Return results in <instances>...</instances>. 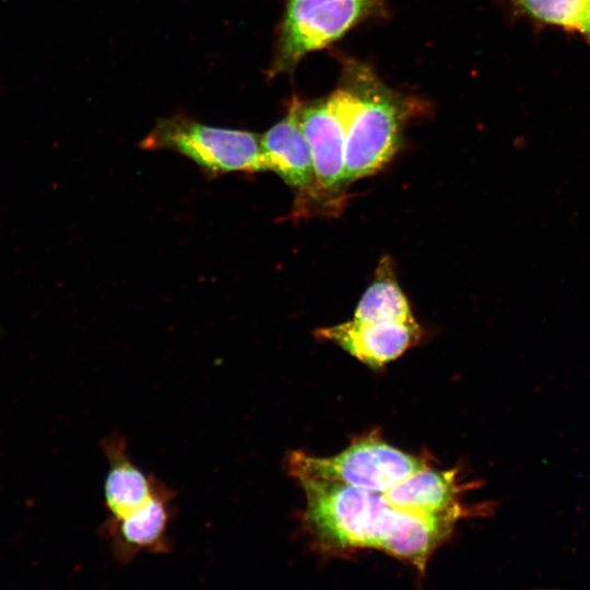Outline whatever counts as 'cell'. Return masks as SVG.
<instances>
[{
    "label": "cell",
    "instance_id": "52a82bcc",
    "mask_svg": "<svg viewBox=\"0 0 590 590\" xmlns=\"http://www.w3.org/2000/svg\"><path fill=\"white\" fill-rule=\"evenodd\" d=\"M175 493L160 481L153 496L134 511L116 521H104L101 532L120 564L140 553L165 554L172 548L168 529Z\"/></svg>",
    "mask_w": 590,
    "mask_h": 590
},
{
    "label": "cell",
    "instance_id": "3957f363",
    "mask_svg": "<svg viewBox=\"0 0 590 590\" xmlns=\"http://www.w3.org/2000/svg\"><path fill=\"white\" fill-rule=\"evenodd\" d=\"M384 13L386 0H284L268 75L292 74L307 54Z\"/></svg>",
    "mask_w": 590,
    "mask_h": 590
},
{
    "label": "cell",
    "instance_id": "7a4b0ae2",
    "mask_svg": "<svg viewBox=\"0 0 590 590\" xmlns=\"http://www.w3.org/2000/svg\"><path fill=\"white\" fill-rule=\"evenodd\" d=\"M342 81L355 101L350 116L344 158L346 186L384 168L399 151L403 130L423 110L420 101L397 92L358 61L343 64Z\"/></svg>",
    "mask_w": 590,
    "mask_h": 590
},
{
    "label": "cell",
    "instance_id": "ba28073f",
    "mask_svg": "<svg viewBox=\"0 0 590 590\" xmlns=\"http://www.w3.org/2000/svg\"><path fill=\"white\" fill-rule=\"evenodd\" d=\"M299 103L290 102L285 116L260 135L266 170L280 176L305 201L318 199L311 152L299 123Z\"/></svg>",
    "mask_w": 590,
    "mask_h": 590
},
{
    "label": "cell",
    "instance_id": "277c9868",
    "mask_svg": "<svg viewBox=\"0 0 590 590\" xmlns=\"http://www.w3.org/2000/svg\"><path fill=\"white\" fill-rule=\"evenodd\" d=\"M139 146L176 152L211 176L266 170L259 134L205 125L182 113L158 119Z\"/></svg>",
    "mask_w": 590,
    "mask_h": 590
},
{
    "label": "cell",
    "instance_id": "7c38bea8",
    "mask_svg": "<svg viewBox=\"0 0 590 590\" xmlns=\"http://www.w3.org/2000/svg\"><path fill=\"white\" fill-rule=\"evenodd\" d=\"M353 319L416 323L389 258L381 259L373 282L358 300Z\"/></svg>",
    "mask_w": 590,
    "mask_h": 590
},
{
    "label": "cell",
    "instance_id": "4fadbf2b",
    "mask_svg": "<svg viewBox=\"0 0 590 590\" xmlns=\"http://www.w3.org/2000/svg\"><path fill=\"white\" fill-rule=\"evenodd\" d=\"M527 19L577 33L590 45V0H502Z\"/></svg>",
    "mask_w": 590,
    "mask_h": 590
},
{
    "label": "cell",
    "instance_id": "5b68a950",
    "mask_svg": "<svg viewBox=\"0 0 590 590\" xmlns=\"http://www.w3.org/2000/svg\"><path fill=\"white\" fill-rule=\"evenodd\" d=\"M426 467L425 460L390 446L376 433L353 441L333 457L293 451L286 458V469L296 480L332 481L379 494Z\"/></svg>",
    "mask_w": 590,
    "mask_h": 590
},
{
    "label": "cell",
    "instance_id": "9c48e42d",
    "mask_svg": "<svg viewBox=\"0 0 590 590\" xmlns=\"http://www.w3.org/2000/svg\"><path fill=\"white\" fill-rule=\"evenodd\" d=\"M316 335L337 344L370 368L378 369L415 345L422 331L417 322L352 319L333 327L318 329Z\"/></svg>",
    "mask_w": 590,
    "mask_h": 590
},
{
    "label": "cell",
    "instance_id": "6da1fadb",
    "mask_svg": "<svg viewBox=\"0 0 590 590\" xmlns=\"http://www.w3.org/2000/svg\"><path fill=\"white\" fill-rule=\"evenodd\" d=\"M297 481L306 497L305 520L322 542L339 548L376 547L420 571L467 512L414 514L393 507L379 493L326 480Z\"/></svg>",
    "mask_w": 590,
    "mask_h": 590
},
{
    "label": "cell",
    "instance_id": "8992f818",
    "mask_svg": "<svg viewBox=\"0 0 590 590\" xmlns=\"http://www.w3.org/2000/svg\"><path fill=\"white\" fill-rule=\"evenodd\" d=\"M354 101L352 88L342 81L329 95L299 103V123L311 152L318 199L337 202L346 188L345 142Z\"/></svg>",
    "mask_w": 590,
    "mask_h": 590
},
{
    "label": "cell",
    "instance_id": "8fae6325",
    "mask_svg": "<svg viewBox=\"0 0 590 590\" xmlns=\"http://www.w3.org/2000/svg\"><path fill=\"white\" fill-rule=\"evenodd\" d=\"M393 507L421 515H441L462 509L455 471L426 467L381 494Z\"/></svg>",
    "mask_w": 590,
    "mask_h": 590
},
{
    "label": "cell",
    "instance_id": "30bf717a",
    "mask_svg": "<svg viewBox=\"0 0 590 590\" xmlns=\"http://www.w3.org/2000/svg\"><path fill=\"white\" fill-rule=\"evenodd\" d=\"M108 469L104 481L105 521H116L146 503L156 491L160 480L148 475L131 460L126 439L111 434L101 441Z\"/></svg>",
    "mask_w": 590,
    "mask_h": 590
}]
</instances>
